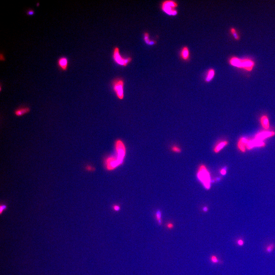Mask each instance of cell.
Instances as JSON below:
<instances>
[{"mask_svg":"<svg viewBox=\"0 0 275 275\" xmlns=\"http://www.w3.org/2000/svg\"><path fill=\"white\" fill-rule=\"evenodd\" d=\"M115 148L116 152V157L119 165H122L125 157L126 149L123 142L120 140H117L115 144Z\"/></svg>","mask_w":275,"mask_h":275,"instance_id":"277c9868","label":"cell"},{"mask_svg":"<svg viewBox=\"0 0 275 275\" xmlns=\"http://www.w3.org/2000/svg\"><path fill=\"white\" fill-rule=\"evenodd\" d=\"M26 13L28 15H32L35 13V11L33 9H30L26 10Z\"/></svg>","mask_w":275,"mask_h":275,"instance_id":"603a6c76","label":"cell"},{"mask_svg":"<svg viewBox=\"0 0 275 275\" xmlns=\"http://www.w3.org/2000/svg\"><path fill=\"white\" fill-rule=\"evenodd\" d=\"M150 34L148 32H144L143 33V40L146 44L149 46L154 45L156 44V41L152 40L150 38Z\"/></svg>","mask_w":275,"mask_h":275,"instance_id":"4fadbf2b","label":"cell"},{"mask_svg":"<svg viewBox=\"0 0 275 275\" xmlns=\"http://www.w3.org/2000/svg\"><path fill=\"white\" fill-rule=\"evenodd\" d=\"M112 57L114 62L120 66L126 67L132 61V58L131 57H124L121 56L120 53V49L118 47L113 48L112 52Z\"/></svg>","mask_w":275,"mask_h":275,"instance_id":"3957f363","label":"cell"},{"mask_svg":"<svg viewBox=\"0 0 275 275\" xmlns=\"http://www.w3.org/2000/svg\"><path fill=\"white\" fill-rule=\"evenodd\" d=\"M238 245L241 246V245H242L243 244V241L242 240H241V239H240V240L238 241Z\"/></svg>","mask_w":275,"mask_h":275,"instance_id":"f546056e","label":"cell"},{"mask_svg":"<svg viewBox=\"0 0 275 275\" xmlns=\"http://www.w3.org/2000/svg\"><path fill=\"white\" fill-rule=\"evenodd\" d=\"M172 150L173 152H176V153H180L181 152V149L178 147L175 146H173L172 148Z\"/></svg>","mask_w":275,"mask_h":275,"instance_id":"44dd1931","label":"cell"},{"mask_svg":"<svg viewBox=\"0 0 275 275\" xmlns=\"http://www.w3.org/2000/svg\"><path fill=\"white\" fill-rule=\"evenodd\" d=\"M167 227L169 229H172L174 227V224L172 223H168L167 225Z\"/></svg>","mask_w":275,"mask_h":275,"instance_id":"83f0119b","label":"cell"},{"mask_svg":"<svg viewBox=\"0 0 275 275\" xmlns=\"http://www.w3.org/2000/svg\"><path fill=\"white\" fill-rule=\"evenodd\" d=\"M113 209L115 211H120V207L119 206H118V205H114V206H113Z\"/></svg>","mask_w":275,"mask_h":275,"instance_id":"4316f807","label":"cell"},{"mask_svg":"<svg viewBox=\"0 0 275 275\" xmlns=\"http://www.w3.org/2000/svg\"><path fill=\"white\" fill-rule=\"evenodd\" d=\"M39 5V2H38V3H37V5H38H38Z\"/></svg>","mask_w":275,"mask_h":275,"instance_id":"1f68e13d","label":"cell"},{"mask_svg":"<svg viewBox=\"0 0 275 275\" xmlns=\"http://www.w3.org/2000/svg\"><path fill=\"white\" fill-rule=\"evenodd\" d=\"M208 211V207H206V206H205V207H204L203 208V211L204 212H207V211Z\"/></svg>","mask_w":275,"mask_h":275,"instance_id":"4dcf8cb0","label":"cell"},{"mask_svg":"<svg viewBox=\"0 0 275 275\" xmlns=\"http://www.w3.org/2000/svg\"><path fill=\"white\" fill-rule=\"evenodd\" d=\"M0 58H1V60L4 61L5 60V57L3 54V53L1 52V54H0Z\"/></svg>","mask_w":275,"mask_h":275,"instance_id":"f1b7e54d","label":"cell"},{"mask_svg":"<svg viewBox=\"0 0 275 275\" xmlns=\"http://www.w3.org/2000/svg\"><path fill=\"white\" fill-rule=\"evenodd\" d=\"M7 209V205L4 203L1 202L0 205V214L1 215L3 214L5 211Z\"/></svg>","mask_w":275,"mask_h":275,"instance_id":"ffe728a7","label":"cell"},{"mask_svg":"<svg viewBox=\"0 0 275 275\" xmlns=\"http://www.w3.org/2000/svg\"><path fill=\"white\" fill-rule=\"evenodd\" d=\"M274 247V245L273 244H271V245H269L268 246V247H267L266 250L268 252H271L272 251Z\"/></svg>","mask_w":275,"mask_h":275,"instance_id":"d4e9b609","label":"cell"},{"mask_svg":"<svg viewBox=\"0 0 275 275\" xmlns=\"http://www.w3.org/2000/svg\"><path fill=\"white\" fill-rule=\"evenodd\" d=\"M85 169L88 171H94L95 170V168L92 166L90 165H87L85 167Z\"/></svg>","mask_w":275,"mask_h":275,"instance_id":"cb8c5ba5","label":"cell"},{"mask_svg":"<svg viewBox=\"0 0 275 275\" xmlns=\"http://www.w3.org/2000/svg\"><path fill=\"white\" fill-rule=\"evenodd\" d=\"M228 62L231 66L248 72L253 70L256 66L255 60L250 57L240 58L233 56L229 58Z\"/></svg>","mask_w":275,"mask_h":275,"instance_id":"6da1fadb","label":"cell"},{"mask_svg":"<svg viewBox=\"0 0 275 275\" xmlns=\"http://www.w3.org/2000/svg\"><path fill=\"white\" fill-rule=\"evenodd\" d=\"M220 173H221V175H225L227 173V168H224L221 169V170H220Z\"/></svg>","mask_w":275,"mask_h":275,"instance_id":"484cf974","label":"cell"},{"mask_svg":"<svg viewBox=\"0 0 275 275\" xmlns=\"http://www.w3.org/2000/svg\"><path fill=\"white\" fill-rule=\"evenodd\" d=\"M124 85V81L121 78H116L112 81V86L113 91L119 99L121 100L123 99Z\"/></svg>","mask_w":275,"mask_h":275,"instance_id":"5b68a950","label":"cell"},{"mask_svg":"<svg viewBox=\"0 0 275 275\" xmlns=\"http://www.w3.org/2000/svg\"><path fill=\"white\" fill-rule=\"evenodd\" d=\"M264 146V143L262 141L259 140L255 139V140H249L246 144V147L248 150H250L254 147Z\"/></svg>","mask_w":275,"mask_h":275,"instance_id":"30bf717a","label":"cell"},{"mask_svg":"<svg viewBox=\"0 0 275 275\" xmlns=\"http://www.w3.org/2000/svg\"><path fill=\"white\" fill-rule=\"evenodd\" d=\"M261 123L262 127L265 129H268L269 127V120L266 116H263L261 118Z\"/></svg>","mask_w":275,"mask_h":275,"instance_id":"ac0fdd59","label":"cell"},{"mask_svg":"<svg viewBox=\"0 0 275 275\" xmlns=\"http://www.w3.org/2000/svg\"><path fill=\"white\" fill-rule=\"evenodd\" d=\"M215 74V70L213 68L210 69L207 71L206 77L205 78V81L206 82H210L214 78Z\"/></svg>","mask_w":275,"mask_h":275,"instance_id":"2e32d148","label":"cell"},{"mask_svg":"<svg viewBox=\"0 0 275 275\" xmlns=\"http://www.w3.org/2000/svg\"><path fill=\"white\" fill-rule=\"evenodd\" d=\"M190 53L188 48L184 46L182 48L180 52V57L184 61L188 60L190 58Z\"/></svg>","mask_w":275,"mask_h":275,"instance_id":"7c38bea8","label":"cell"},{"mask_svg":"<svg viewBox=\"0 0 275 275\" xmlns=\"http://www.w3.org/2000/svg\"><path fill=\"white\" fill-rule=\"evenodd\" d=\"M227 144L228 142H227V141H223V142H221L218 143L214 148V152L216 153H218V152H219L221 150H222L227 145Z\"/></svg>","mask_w":275,"mask_h":275,"instance_id":"9a60e30c","label":"cell"},{"mask_svg":"<svg viewBox=\"0 0 275 275\" xmlns=\"http://www.w3.org/2000/svg\"><path fill=\"white\" fill-rule=\"evenodd\" d=\"M197 177L205 189L208 190L211 188L212 183L211 174L205 165H201L199 166Z\"/></svg>","mask_w":275,"mask_h":275,"instance_id":"7a4b0ae2","label":"cell"},{"mask_svg":"<svg viewBox=\"0 0 275 275\" xmlns=\"http://www.w3.org/2000/svg\"><path fill=\"white\" fill-rule=\"evenodd\" d=\"M230 34L232 35L233 37L236 41H239L240 39V36L238 31L234 27L231 28L230 30Z\"/></svg>","mask_w":275,"mask_h":275,"instance_id":"e0dca14e","label":"cell"},{"mask_svg":"<svg viewBox=\"0 0 275 275\" xmlns=\"http://www.w3.org/2000/svg\"><path fill=\"white\" fill-rule=\"evenodd\" d=\"M31 109L28 106L23 105L15 110L14 113L16 116L20 117L27 114L30 112Z\"/></svg>","mask_w":275,"mask_h":275,"instance_id":"9c48e42d","label":"cell"},{"mask_svg":"<svg viewBox=\"0 0 275 275\" xmlns=\"http://www.w3.org/2000/svg\"><path fill=\"white\" fill-rule=\"evenodd\" d=\"M211 262L213 263H217L219 262V260L218 258L214 255L211 257Z\"/></svg>","mask_w":275,"mask_h":275,"instance_id":"7402d4cb","label":"cell"},{"mask_svg":"<svg viewBox=\"0 0 275 275\" xmlns=\"http://www.w3.org/2000/svg\"><path fill=\"white\" fill-rule=\"evenodd\" d=\"M177 7V3L174 1H164L161 5L162 11L170 16H175L177 14V11L176 10Z\"/></svg>","mask_w":275,"mask_h":275,"instance_id":"8992f818","label":"cell"},{"mask_svg":"<svg viewBox=\"0 0 275 275\" xmlns=\"http://www.w3.org/2000/svg\"><path fill=\"white\" fill-rule=\"evenodd\" d=\"M105 165L107 170L110 171L113 170L120 166L116 157L114 156L107 157L105 160Z\"/></svg>","mask_w":275,"mask_h":275,"instance_id":"52a82bcc","label":"cell"},{"mask_svg":"<svg viewBox=\"0 0 275 275\" xmlns=\"http://www.w3.org/2000/svg\"><path fill=\"white\" fill-rule=\"evenodd\" d=\"M162 214L160 210H158L157 211L156 213V219L157 221H158V223H159V225H161L162 224Z\"/></svg>","mask_w":275,"mask_h":275,"instance_id":"d6986e66","label":"cell"},{"mask_svg":"<svg viewBox=\"0 0 275 275\" xmlns=\"http://www.w3.org/2000/svg\"><path fill=\"white\" fill-rule=\"evenodd\" d=\"M57 66L62 71H66L67 70L68 66V58L66 56H61L57 59Z\"/></svg>","mask_w":275,"mask_h":275,"instance_id":"ba28073f","label":"cell"},{"mask_svg":"<svg viewBox=\"0 0 275 275\" xmlns=\"http://www.w3.org/2000/svg\"><path fill=\"white\" fill-rule=\"evenodd\" d=\"M249 140L247 139L242 138L239 140L238 142V146L239 150L243 152H245V147H246V144H247Z\"/></svg>","mask_w":275,"mask_h":275,"instance_id":"5bb4252c","label":"cell"},{"mask_svg":"<svg viewBox=\"0 0 275 275\" xmlns=\"http://www.w3.org/2000/svg\"><path fill=\"white\" fill-rule=\"evenodd\" d=\"M275 133L274 132L264 131L259 133L256 136V139L262 141L267 138L271 137L274 135Z\"/></svg>","mask_w":275,"mask_h":275,"instance_id":"8fae6325","label":"cell"}]
</instances>
